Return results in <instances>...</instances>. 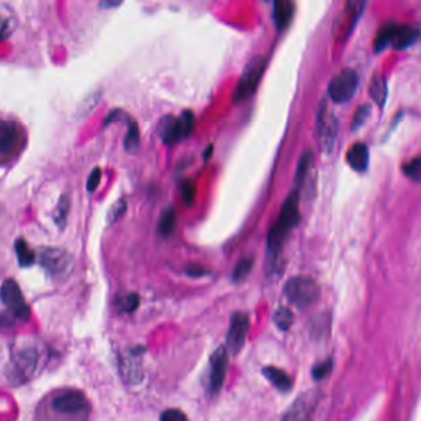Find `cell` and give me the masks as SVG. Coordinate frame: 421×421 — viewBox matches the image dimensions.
I'll return each instance as SVG.
<instances>
[{"label":"cell","instance_id":"29","mask_svg":"<svg viewBox=\"0 0 421 421\" xmlns=\"http://www.w3.org/2000/svg\"><path fill=\"white\" fill-rule=\"evenodd\" d=\"M140 144V134H139V129H137V125L136 124H131V128L129 130V134L126 137V148L133 151L136 150L139 147Z\"/></svg>","mask_w":421,"mask_h":421},{"label":"cell","instance_id":"1","mask_svg":"<svg viewBox=\"0 0 421 421\" xmlns=\"http://www.w3.org/2000/svg\"><path fill=\"white\" fill-rule=\"evenodd\" d=\"M300 195L299 189H294L288 195L282 205L280 215L269 230L267 239V255L269 266L275 267L277 258L280 256L284 241L288 235L300 222Z\"/></svg>","mask_w":421,"mask_h":421},{"label":"cell","instance_id":"27","mask_svg":"<svg viewBox=\"0 0 421 421\" xmlns=\"http://www.w3.org/2000/svg\"><path fill=\"white\" fill-rule=\"evenodd\" d=\"M369 114H371V106H369V104L358 106L356 112H355V115H353L351 129L353 130V131H357V130L360 129L363 124L366 123V120L369 119Z\"/></svg>","mask_w":421,"mask_h":421},{"label":"cell","instance_id":"32","mask_svg":"<svg viewBox=\"0 0 421 421\" xmlns=\"http://www.w3.org/2000/svg\"><path fill=\"white\" fill-rule=\"evenodd\" d=\"M139 305V297L136 294H130L124 299L123 308L126 311H134Z\"/></svg>","mask_w":421,"mask_h":421},{"label":"cell","instance_id":"33","mask_svg":"<svg viewBox=\"0 0 421 421\" xmlns=\"http://www.w3.org/2000/svg\"><path fill=\"white\" fill-rule=\"evenodd\" d=\"M100 181V170L99 168H95L93 170V173L90 175V178H89L88 181V190L89 192H94L97 187H98V184H99Z\"/></svg>","mask_w":421,"mask_h":421},{"label":"cell","instance_id":"16","mask_svg":"<svg viewBox=\"0 0 421 421\" xmlns=\"http://www.w3.org/2000/svg\"><path fill=\"white\" fill-rule=\"evenodd\" d=\"M369 94L372 97V99L375 100L377 106H384L386 104V95H388V88H386V82L378 76L375 75L371 79V86H369Z\"/></svg>","mask_w":421,"mask_h":421},{"label":"cell","instance_id":"20","mask_svg":"<svg viewBox=\"0 0 421 421\" xmlns=\"http://www.w3.org/2000/svg\"><path fill=\"white\" fill-rule=\"evenodd\" d=\"M292 17V8L284 0H275V20L278 28H284Z\"/></svg>","mask_w":421,"mask_h":421},{"label":"cell","instance_id":"6","mask_svg":"<svg viewBox=\"0 0 421 421\" xmlns=\"http://www.w3.org/2000/svg\"><path fill=\"white\" fill-rule=\"evenodd\" d=\"M284 295L291 304L298 309H306L320 298V287L309 277H294L284 287Z\"/></svg>","mask_w":421,"mask_h":421},{"label":"cell","instance_id":"10","mask_svg":"<svg viewBox=\"0 0 421 421\" xmlns=\"http://www.w3.org/2000/svg\"><path fill=\"white\" fill-rule=\"evenodd\" d=\"M250 330V319L246 313L236 311L230 319V328L226 336V346L233 355H239L245 346Z\"/></svg>","mask_w":421,"mask_h":421},{"label":"cell","instance_id":"17","mask_svg":"<svg viewBox=\"0 0 421 421\" xmlns=\"http://www.w3.org/2000/svg\"><path fill=\"white\" fill-rule=\"evenodd\" d=\"M313 161H314V156H313L311 151H305L302 155V157L299 159L298 166H297V170H295V177H294L295 189H299L304 184L305 178L311 172Z\"/></svg>","mask_w":421,"mask_h":421},{"label":"cell","instance_id":"34","mask_svg":"<svg viewBox=\"0 0 421 421\" xmlns=\"http://www.w3.org/2000/svg\"><path fill=\"white\" fill-rule=\"evenodd\" d=\"M123 3V0H100V6L104 9H110V8H117Z\"/></svg>","mask_w":421,"mask_h":421},{"label":"cell","instance_id":"30","mask_svg":"<svg viewBox=\"0 0 421 421\" xmlns=\"http://www.w3.org/2000/svg\"><path fill=\"white\" fill-rule=\"evenodd\" d=\"M162 421H184L187 420V416L181 410L168 409L162 413L161 415Z\"/></svg>","mask_w":421,"mask_h":421},{"label":"cell","instance_id":"15","mask_svg":"<svg viewBox=\"0 0 421 421\" xmlns=\"http://www.w3.org/2000/svg\"><path fill=\"white\" fill-rule=\"evenodd\" d=\"M262 375L280 392L288 393L293 388V382L291 377L282 369H277V367H264V369H262Z\"/></svg>","mask_w":421,"mask_h":421},{"label":"cell","instance_id":"9","mask_svg":"<svg viewBox=\"0 0 421 421\" xmlns=\"http://www.w3.org/2000/svg\"><path fill=\"white\" fill-rule=\"evenodd\" d=\"M0 299L19 320L26 322L29 319V306L26 305L18 283L14 280H6L3 283V286L0 288Z\"/></svg>","mask_w":421,"mask_h":421},{"label":"cell","instance_id":"28","mask_svg":"<svg viewBox=\"0 0 421 421\" xmlns=\"http://www.w3.org/2000/svg\"><path fill=\"white\" fill-rule=\"evenodd\" d=\"M182 200L184 204L190 206L195 199V184L193 181H184L181 187Z\"/></svg>","mask_w":421,"mask_h":421},{"label":"cell","instance_id":"4","mask_svg":"<svg viewBox=\"0 0 421 421\" xmlns=\"http://www.w3.org/2000/svg\"><path fill=\"white\" fill-rule=\"evenodd\" d=\"M267 66H268V59L264 56H256L250 59V62L242 70L239 82L236 84V88L233 94V103L241 104L251 98L261 83L264 72L267 70Z\"/></svg>","mask_w":421,"mask_h":421},{"label":"cell","instance_id":"23","mask_svg":"<svg viewBox=\"0 0 421 421\" xmlns=\"http://www.w3.org/2000/svg\"><path fill=\"white\" fill-rule=\"evenodd\" d=\"M17 255L21 266H30L35 262V253L30 250L23 239L17 241Z\"/></svg>","mask_w":421,"mask_h":421},{"label":"cell","instance_id":"18","mask_svg":"<svg viewBox=\"0 0 421 421\" xmlns=\"http://www.w3.org/2000/svg\"><path fill=\"white\" fill-rule=\"evenodd\" d=\"M394 30H395V23H386V25H384V26L380 30V32L375 36V52H380V51H383L388 45H391Z\"/></svg>","mask_w":421,"mask_h":421},{"label":"cell","instance_id":"31","mask_svg":"<svg viewBox=\"0 0 421 421\" xmlns=\"http://www.w3.org/2000/svg\"><path fill=\"white\" fill-rule=\"evenodd\" d=\"M184 272H186V275L192 277V278H200V277L210 275L209 271H206L204 267H202L199 264H189L184 269Z\"/></svg>","mask_w":421,"mask_h":421},{"label":"cell","instance_id":"13","mask_svg":"<svg viewBox=\"0 0 421 421\" xmlns=\"http://www.w3.org/2000/svg\"><path fill=\"white\" fill-rule=\"evenodd\" d=\"M420 37V29L416 25H395L393 34L392 45L395 50L403 51L413 46Z\"/></svg>","mask_w":421,"mask_h":421},{"label":"cell","instance_id":"8","mask_svg":"<svg viewBox=\"0 0 421 421\" xmlns=\"http://www.w3.org/2000/svg\"><path fill=\"white\" fill-rule=\"evenodd\" d=\"M360 83V77L356 70L345 68L339 75L333 77L329 84V98L335 104H345L356 93Z\"/></svg>","mask_w":421,"mask_h":421},{"label":"cell","instance_id":"26","mask_svg":"<svg viewBox=\"0 0 421 421\" xmlns=\"http://www.w3.org/2000/svg\"><path fill=\"white\" fill-rule=\"evenodd\" d=\"M403 173L415 183L421 179V159L420 157L413 158L409 164H404Z\"/></svg>","mask_w":421,"mask_h":421},{"label":"cell","instance_id":"35","mask_svg":"<svg viewBox=\"0 0 421 421\" xmlns=\"http://www.w3.org/2000/svg\"><path fill=\"white\" fill-rule=\"evenodd\" d=\"M211 151H213V147H209V148H208V151H206V153H205V158H209V156H210V153Z\"/></svg>","mask_w":421,"mask_h":421},{"label":"cell","instance_id":"3","mask_svg":"<svg viewBox=\"0 0 421 421\" xmlns=\"http://www.w3.org/2000/svg\"><path fill=\"white\" fill-rule=\"evenodd\" d=\"M29 135L23 121L12 114L0 112V166H10L28 146Z\"/></svg>","mask_w":421,"mask_h":421},{"label":"cell","instance_id":"2","mask_svg":"<svg viewBox=\"0 0 421 421\" xmlns=\"http://www.w3.org/2000/svg\"><path fill=\"white\" fill-rule=\"evenodd\" d=\"M41 411L43 419L86 420L90 413V405L82 392L67 389L50 394L42 403Z\"/></svg>","mask_w":421,"mask_h":421},{"label":"cell","instance_id":"24","mask_svg":"<svg viewBox=\"0 0 421 421\" xmlns=\"http://www.w3.org/2000/svg\"><path fill=\"white\" fill-rule=\"evenodd\" d=\"M333 369V358H328L322 362L317 363L315 364L313 369H311V377L314 378V380L319 382V380H325Z\"/></svg>","mask_w":421,"mask_h":421},{"label":"cell","instance_id":"22","mask_svg":"<svg viewBox=\"0 0 421 421\" xmlns=\"http://www.w3.org/2000/svg\"><path fill=\"white\" fill-rule=\"evenodd\" d=\"M175 226H176V213L172 208H170L162 214L158 228H159V233L164 236H168L173 233Z\"/></svg>","mask_w":421,"mask_h":421},{"label":"cell","instance_id":"7","mask_svg":"<svg viewBox=\"0 0 421 421\" xmlns=\"http://www.w3.org/2000/svg\"><path fill=\"white\" fill-rule=\"evenodd\" d=\"M316 137L322 153L330 156L337 139V120L330 110L326 100L322 99L316 115Z\"/></svg>","mask_w":421,"mask_h":421},{"label":"cell","instance_id":"19","mask_svg":"<svg viewBox=\"0 0 421 421\" xmlns=\"http://www.w3.org/2000/svg\"><path fill=\"white\" fill-rule=\"evenodd\" d=\"M273 322L281 331H288L292 326L293 322H294V314L288 308L282 306V308L275 311V315H273Z\"/></svg>","mask_w":421,"mask_h":421},{"label":"cell","instance_id":"21","mask_svg":"<svg viewBox=\"0 0 421 421\" xmlns=\"http://www.w3.org/2000/svg\"><path fill=\"white\" fill-rule=\"evenodd\" d=\"M252 267H253V258H241L240 261L236 264L234 271H233V281L235 283H240V282L245 281L247 275H250Z\"/></svg>","mask_w":421,"mask_h":421},{"label":"cell","instance_id":"14","mask_svg":"<svg viewBox=\"0 0 421 421\" xmlns=\"http://www.w3.org/2000/svg\"><path fill=\"white\" fill-rule=\"evenodd\" d=\"M347 162L352 170L358 173H363L369 170V147L362 142H357L347 153Z\"/></svg>","mask_w":421,"mask_h":421},{"label":"cell","instance_id":"11","mask_svg":"<svg viewBox=\"0 0 421 421\" xmlns=\"http://www.w3.org/2000/svg\"><path fill=\"white\" fill-rule=\"evenodd\" d=\"M228 369V353L225 347H217L210 357V372H209V392L215 395L222 391L226 380Z\"/></svg>","mask_w":421,"mask_h":421},{"label":"cell","instance_id":"12","mask_svg":"<svg viewBox=\"0 0 421 421\" xmlns=\"http://www.w3.org/2000/svg\"><path fill=\"white\" fill-rule=\"evenodd\" d=\"M41 264L55 277L68 275L72 271V260L67 252L56 248H47L40 256Z\"/></svg>","mask_w":421,"mask_h":421},{"label":"cell","instance_id":"25","mask_svg":"<svg viewBox=\"0 0 421 421\" xmlns=\"http://www.w3.org/2000/svg\"><path fill=\"white\" fill-rule=\"evenodd\" d=\"M306 402L304 398H300L288 410L286 415H283L284 420H295V419H304L306 418Z\"/></svg>","mask_w":421,"mask_h":421},{"label":"cell","instance_id":"5","mask_svg":"<svg viewBox=\"0 0 421 421\" xmlns=\"http://www.w3.org/2000/svg\"><path fill=\"white\" fill-rule=\"evenodd\" d=\"M195 128V117L190 110L183 111L181 117H166L158 126V134L164 144L176 145L187 140L193 134Z\"/></svg>","mask_w":421,"mask_h":421}]
</instances>
